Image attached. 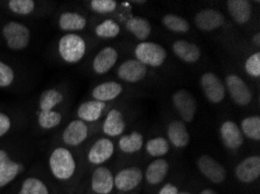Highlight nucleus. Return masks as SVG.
<instances>
[{
  "label": "nucleus",
  "mask_w": 260,
  "mask_h": 194,
  "mask_svg": "<svg viewBox=\"0 0 260 194\" xmlns=\"http://www.w3.org/2000/svg\"><path fill=\"white\" fill-rule=\"evenodd\" d=\"M49 169L57 180H69L76 171V161L68 149L58 146L49 157Z\"/></svg>",
  "instance_id": "obj_1"
},
{
  "label": "nucleus",
  "mask_w": 260,
  "mask_h": 194,
  "mask_svg": "<svg viewBox=\"0 0 260 194\" xmlns=\"http://www.w3.org/2000/svg\"><path fill=\"white\" fill-rule=\"evenodd\" d=\"M85 41L77 34H66L58 42V54L67 63H77L85 54Z\"/></svg>",
  "instance_id": "obj_2"
},
{
  "label": "nucleus",
  "mask_w": 260,
  "mask_h": 194,
  "mask_svg": "<svg viewBox=\"0 0 260 194\" xmlns=\"http://www.w3.org/2000/svg\"><path fill=\"white\" fill-rule=\"evenodd\" d=\"M137 61L143 63L145 66H157L162 65L167 57V51L164 47L154 42H140L135 50Z\"/></svg>",
  "instance_id": "obj_3"
},
{
  "label": "nucleus",
  "mask_w": 260,
  "mask_h": 194,
  "mask_svg": "<svg viewBox=\"0 0 260 194\" xmlns=\"http://www.w3.org/2000/svg\"><path fill=\"white\" fill-rule=\"evenodd\" d=\"M3 36L12 50H22L28 46L30 31L25 25L17 21L7 22L3 28Z\"/></svg>",
  "instance_id": "obj_4"
},
{
  "label": "nucleus",
  "mask_w": 260,
  "mask_h": 194,
  "mask_svg": "<svg viewBox=\"0 0 260 194\" xmlns=\"http://www.w3.org/2000/svg\"><path fill=\"white\" fill-rule=\"evenodd\" d=\"M173 104L181 118L186 122H191L198 110L195 97L187 90H179L173 96Z\"/></svg>",
  "instance_id": "obj_5"
},
{
  "label": "nucleus",
  "mask_w": 260,
  "mask_h": 194,
  "mask_svg": "<svg viewBox=\"0 0 260 194\" xmlns=\"http://www.w3.org/2000/svg\"><path fill=\"white\" fill-rule=\"evenodd\" d=\"M226 89L230 96L238 106L249 105L252 100V92L246 83L236 74H229L225 79Z\"/></svg>",
  "instance_id": "obj_6"
},
{
  "label": "nucleus",
  "mask_w": 260,
  "mask_h": 194,
  "mask_svg": "<svg viewBox=\"0 0 260 194\" xmlns=\"http://www.w3.org/2000/svg\"><path fill=\"white\" fill-rule=\"evenodd\" d=\"M201 86H202L204 96L212 104H219L225 97V86L215 73H204L201 78Z\"/></svg>",
  "instance_id": "obj_7"
},
{
  "label": "nucleus",
  "mask_w": 260,
  "mask_h": 194,
  "mask_svg": "<svg viewBox=\"0 0 260 194\" xmlns=\"http://www.w3.org/2000/svg\"><path fill=\"white\" fill-rule=\"evenodd\" d=\"M198 166L202 175L214 184H220L225 180L226 170L214 158L203 155L198 160Z\"/></svg>",
  "instance_id": "obj_8"
},
{
  "label": "nucleus",
  "mask_w": 260,
  "mask_h": 194,
  "mask_svg": "<svg viewBox=\"0 0 260 194\" xmlns=\"http://www.w3.org/2000/svg\"><path fill=\"white\" fill-rule=\"evenodd\" d=\"M23 170L21 163L12 160L5 150H0V188L11 184Z\"/></svg>",
  "instance_id": "obj_9"
},
{
  "label": "nucleus",
  "mask_w": 260,
  "mask_h": 194,
  "mask_svg": "<svg viewBox=\"0 0 260 194\" xmlns=\"http://www.w3.org/2000/svg\"><path fill=\"white\" fill-rule=\"evenodd\" d=\"M236 177L244 184L253 183L260 176V157L250 156L236 166Z\"/></svg>",
  "instance_id": "obj_10"
},
{
  "label": "nucleus",
  "mask_w": 260,
  "mask_h": 194,
  "mask_svg": "<svg viewBox=\"0 0 260 194\" xmlns=\"http://www.w3.org/2000/svg\"><path fill=\"white\" fill-rule=\"evenodd\" d=\"M141 180H143V172L140 169H123L115 177V187L120 192H128L138 187Z\"/></svg>",
  "instance_id": "obj_11"
},
{
  "label": "nucleus",
  "mask_w": 260,
  "mask_h": 194,
  "mask_svg": "<svg viewBox=\"0 0 260 194\" xmlns=\"http://www.w3.org/2000/svg\"><path fill=\"white\" fill-rule=\"evenodd\" d=\"M115 187V178L112 172L105 166L94 170L91 177V188L97 194H110Z\"/></svg>",
  "instance_id": "obj_12"
},
{
  "label": "nucleus",
  "mask_w": 260,
  "mask_h": 194,
  "mask_svg": "<svg viewBox=\"0 0 260 194\" xmlns=\"http://www.w3.org/2000/svg\"><path fill=\"white\" fill-rule=\"evenodd\" d=\"M225 22V18L216 10H203L195 15V25L204 31H212L220 28Z\"/></svg>",
  "instance_id": "obj_13"
},
{
  "label": "nucleus",
  "mask_w": 260,
  "mask_h": 194,
  "mask_svg": "<svg viewBox=\"0 0 260 194\" xmlns=\"http://www.w3.org/2000/svg\"><path fill=\"white\" fill-rule=\"evenodd\" d=\"M113 152H115V145L112 141H110L109 138H100L90 148L88 160L91 164L101 165L109 161L112 157Z\"/></svg>",
  "instance_id": "obj_14"
},
{
  "label": "nucleus",
  "mask_w": 260,
  "mask_h": 194,
  "mask_svg": "<svg viewBox=\"0 0 260 194\" xmlns=\"http://www.w3.org/2000/svg\"><path fill=\"white\" fill-rule=\"evenodd\" d=\"M146 74H147V66L137 59H127L118 69V77L128 83L143 81Z\"/></svg>",
  "instance_id": "obj_15"
},
{
  "label": "nucleus",
  "mask_w": 260,
  "mask_h": 194,
  "mask_svg": "<svg viewBox=\"0 0 260 194\" xmlns=\"http://www.w3.org/2000/svg\"><path fill=\"white\" fill-rule=\"evenodd\" d=\"M88 137V126L82 120H74L67 126L62 134V140L67 145L77 146Z\"/></svg>",
  "instance_id": "obj_16"
},
{
  "label": "nucleus",
  "mask_w": 260,
  "mask_h": 194,
  "mask_svg": "<svg viewBox=\"0 0 260 194\" xmlns=\"http://www.w3.org/2000/svg\"><path fill=\"white\" fill-rule=\"evenodd\" d=\"M220 137L224 145L230 150H237L244 143V136L239 127L232 121H225L220 127Z\"/></svg>",
  "instance_id": "obj_17"
},
{
  "label": "nucleus",
  "mask_w": 260,
  "mask_h": 194,
  "mask_svg": "<svg viewBox=\"0 0 260 194\" xmlns=\"http://www.w3.org/2000/svg\"><path fill=\"white\" fill-rule=\"evenodd\" d=\"M117 59L118 53L115 48H112V47H106V48L102 49L93 59L92 68L94 70V72L98 74L106 73L115 66Z\"/></svg>",
  "instance_id": "obj_18"
},
{
  "label": "nucleus",
  "mask_w": 260,
  "mask_h": 194,
  "mask_svg": "<svg viewBox=\"0 0 260 194\" xmlns=\"http://www.w3.org/2000/svg\"><path fill=\"white\" fill-rule=\"evenodd\" d=\"M167 135L171 143L176 146V148H184V146L188 145L189 141H190V136H189L186 125L179 120L173 121L172 124H169Z\"/></svg>",
  "instance_id": "obj_19"
},
{
  "label": "nucleus",
  "mask_w": 260,
  "mask_h": 194,
  "mask_svg": "<svg viewBox=\"0 0 260 194\" xmlns=\"http://www.w3.org/2000/svg\"><path fill=\"white\" fill-rule=\"evenodd\" d=\"M173 51L181 61L186 63L198 62L201 56L200 48L194 43H190L184 40H179L173 45Z\"/></svg>",
  "instance_id": "obj_20"
},
{
  "label": "nucleus",
  "mask_w": 260,
  "mask_h": 194,
  "mask_svg": "<svg viewBox=\"0 0 260 194\" xmlns=\"http://www.w3.org/2000/svg\"><path fill=\"white\" fill-rule=\"evenodd\" d=\"M229 13L239 25H245L251 18V4L247 0H229L226 3Z\"/></svg>",
  "instance_id": "obj_21"
},
{
  "label": "nucleus",
  "mask_w": 260,
  "mask_h": 194,
  "mask_svg": "<svg viewBox=\"0 0 260 194\" xmlns=\"http://www.w3.org/2000/svg\"><path fill=\"white\" fill-rule=\"evenodd\" d=\"M105 108V102L98 100L85 101L77 109V115L80 120L84 122H93L101 118Z\"/></svg>",
  "instance_id": "obj_22"
},
{
  "label": "nucleus",
  "mask_w": 260,
  "mask_h": 194,
  "mask_svg": "<svg viewBox=\"0 0 260 194\" xmlns=\"http://www.w3.org/2000/svg\"><path fill=\"white\" fill-rule=\"evenodd\" d=\"M169 170V165L167 161L159 158V160L153 161L146 169V180L151 185H157L162 183L166 178Z\"/></svg>",
  "instance_id": "obj_23"
},
{
  "label": "nucleus",
  "mask_w": 260,
  "mask_h": 194,
  "mask_svg": "<svg viewBox=\"0 0 260 194\" xmlns=\"http://www.w3.org/2000/svg\"><path fill=\"white\" fill-rule=\"evenodd\" d=\"M125 130V121L118 109H111L103 124V132L109 136H119Z\"/></svg>",
  "instance_id": "obj_24"
},
{
  "label": "nucleus",
  "mask_w": 260,
  "mask_h": 194,
  "mask_svg": "<svg viewBox=\"0 0 260 194\" xmlns=\"http://www.w3.org/2000/svg\"><path fill=\"white\" fill-rule=\"evenodd\" d=\"M123 92V86L116 82H106L96 86L92 91V97L94 100L105 102L116 99Z\"/></svg>",
  "instance_id": "obj_25"
},
{
  "label": "nucleus",
  "mask_w": 260,
  "mask_h": 194,
  "mask_svg": "<svg viewBox=\"0 0 260 194\" xmlns=\"http://www.w3.org/2000/svg\"><path fill=\"white\" fill-rule=\"evenodd\" d=\"M58 26L62 30L76 31L85 28L86 20L83 15L75 13V12H64L58 19Z\"/></svg>",
  "instance_id": "obj_26"
},
{
  "label": "nucleus",
  "mask_w": 260,
  "mask_h": 194,
  "mask_svg": "<svg viewBox=\"0 0 260 194\" xmlns=\"http://www.w3.org/2000/svg\"><path fill=\"white\" fill-rule=\"evenodd\" d=\"M126 28L140 41H145L151 34V23L140 17H133L126 22Z\"/></svg>",
  "instance_id": "obj_27"
},
{
  "label": "nucleus",
  "mask_w": 260,
  "mask_h": 194,
  "mask_svg": "<svg viewBox=\"0 0 260 194\" xmlns=\"http://www.w3.org/2000/svg\"><path fill=\"white\" fill-rule=\"evenodd\" d=\"M144 137L139 133H131L128 135H124L119 140V148L123 152L133 153L139 151L143 148Z\"/></svg>",
  "instance_id": "obj_28"
},
{
  "label": "nucleus",
  "mask_w": 260,
  "mask_h": 194,
  "mask_svg": "<svg viewBox=\"0 0 260 194\" xmlns=\"http://www.w3.org/2000/svg\"><path fill=\"white\" fill-rule=\"evenodd\" d=\"M18 194H50L49 188L41 179L37 177H28L22 181Z\"/></svg>",
  "instance_id": "obj_29"
},
{
  "label": "nucleus",
  "mask_w": 260,
  "mask_h": 194,
  "mask_svg": "<svg viewBox=\"0 0 260 194\" xmlns=\"http://www.w3.org/2000/svg\"><path fill=\"white\" fill-rule=\"evenodd\" d=\"M62 101V93L58 92L57 90L49 89L46 90L45 92L41 94L40 100H39V106H40V110H53L54 107L60 105Z\"/></svg>",
  "instance_id": "obj_30"
},
{
  "label": "nucleus",
  "mask_w": 260,
  "mask_h": 194,
  "mask_svg": "<svg viewBox=\"0 0 260 194\" xmlns=\"http://www.w3.org/2000/svg\"><path fill=\"white\" fill-rule=\"evenodd\" d=\"M242 134L251 140H260V118L257 115L245 118L242 121Z\"/></svg>",
  "instance_id": "obj_31"
},
{
  "label": "nucleus",
  "mask_w": 260,
  "mask_h": 194,
  "mask_svg": "<svg viewBox=\"0 0 260 194\" xmlns=\"http://www.w3.org/2000/svg\"><path fill=\"white\" fill-rule=\"evenodd\" d=\"M62 115L55 110H40L38 114L39 126L42 129H53L61 124Z\"/></svg>",
  "instance_id": "obj_32"
},
{
  "label": "nucleus",
  "mask_w": 260,
  "mask_h": 194,
  "mask_svg": "<svg viewBox=\"0 0 260 194\" xmlns=\"http://www.w3.org/2000/svg\"><path fill=\"white\" fill-rule=\"evenodd\" d=\"M164 25L169 30L174 33H187L189 30V23L186 19L175 14H167L162 19Z\"/></svg>",
  "instance_id": "obj_33"
},
{
  "label": "nucleus",
  "mask_w": 260,
  "mask_h": 194,
  "mask_svg": "<svg viewBox=\"0 0 260 194\" xmlns=\"http://www.w3.org/2000/svg\"><path fill=\"white\" fill-rule=\"evenodd\" d=\"M146 151L153 157L165 156L169 151V143L166 138L154 137L146 144Z\"/></svg>",
  "instance_id": "obj_34"
},
{
  "label": "nucleus",
  "mask_w": 260,
  "mask_h": 194,
  "mask_svg": "<svg viewBox=\"0 0 260 194\" xmlns=\"http://www.w3.org/2000/svg\"><path fill=\"white\" fill-rule=\"evenodd\" d=\"M120 33V27L113 20H105L96 27L97 36L103 38L116 37Z\"/></svg>",
  "instance_id": "obj_35"
},
{
  "label": "nucleus",
  "mask_w": 260,
  "mask_h": 194,
  "mask_svg": "<svg viewBox=\"0 0 260 194\" xmlns=\"http://www.w3.org/2000/svg\"><path fill=\"white\" fill-rule=\"evenodd\" d=\"M9 9L15 14L28 15L35 9L33 0H11L9 2Z\"/></svg>",
  "instance_id": "obj_36"
},
{
  "label": "nucleus",
  "mask_w": 260,
  "mask_h": 194,
  "mask_svg": "<svg viewBox=\"0 0 260 194\" xmlns=\"http://www.w3.org/2000/svg\"><path fill=\"white\" fill-rule=\"evenodd\" d=\"M91 9L100 14H108L113 12L117 7V2L115 0H92L90 3Z\"/></svg>",
  "instance_id": "obj_37"
},
{
  "label": "nucleus",
  "mask_w": 260,
  "mask_h": 194,
  "mask_svg": "<svg viewBox=\"0 0 260 194\" xmlns=\"http://www.w3.org/2000/svg\"><path fill=\"white\" fill-rule=\"evenodd\" d=\"M245 71L251 77L258 78L260 76V54L254 53L246 59Z\"/></svg>",
  "instance_id": "obj_38"
},
{
  "label": "nucleus",
  "mask_w": 260,
  "mask_h": 194,
  "mask_svg": "<svg viewBox=\"0 0 260 194\" xmlns=\"http://www.w3.org/2000/svg\"><path fill=\"white\" fill-rule=\"evenodd\" d=\"M14 81L13 69L0 61V88H7Z\"/></svg>",
  "instance_id": "obj_39"
},
{
  "label": "nucleus",
  "mask_w": 260,
  "mask_h": 194,
  "mask_svg": "<svg viewBox=\"0 0 260 194\" xmlns=\"http://www.w3.org/2000/svg\"><path fill=\"white\" fill-rule=\"evenodd\" d=\"M11 129V119L6 114L0 113V137L5 135V134Z\"/></svg>",
  "instance_id": "obj_40"
},
{
  "label": "nucleus",
  "mask_w": 260,
  "mask_h": 194,
  "mask_svg": "<svg viewBox=\"0 0 260 194\" xmlns=\"http://www.w3.org/2000/svg\"><path fill=\"white\" fill-rule=\"evenodd\" d=\"M179 188L176 187L175 185L173 184H166L165 186H162L160 189V192L157 194H179Z\"/></svg>",
  "instance_id": "obj_41"
},
{
  "label": "nucleus",
  "mask_w": 260,
  "mask_h": 194,
  "mask_svg": "<svg viewBox=\"0 0 260 194\" xmlns=\"http://www.w3.org/2000/svg\"><path fill=\"white\" fill-rule=\"evenodd\" d=\"M252 41H253V43H254L255 46L259 47L260 46V34L259 33L255 34L254 36H253V38H252Z\"/></svg>",
  "instance_id": "obj_42"
},
{
  "label": "nucleus",
  "mask_w": 260,
  "mask_h": 194,
  "mask_svg": "<svg viewBox=\"0 0 260 194\" xmlns=\"http://www.w3.org/2000/svg\"><path fill=\"white\" fill-rule=\"evenodd\" d=\"M200 194H216V192L211 188H206V189H203V191L201 192Z\"/></svg>",
  "instance_id": "obj_43"
},
{
  "label": "nucleus",
  "mask_w": 260,
  "mask_h": 194,
  "mask_svg": "<svg viewBox=\"0 0 260 194\" xmlns=\"http://www.w3.org/2000/svg\"><path fill=\"white\" fill-rule=\"evenodd\" d=\"M179 194H190V193H188V192H181V193H179Z\"/></svg>",
  "instance_id": "obj_44"
}]
</instances>
